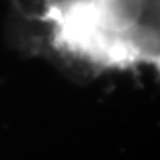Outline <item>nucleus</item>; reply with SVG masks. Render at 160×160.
<instances>
[{
  "mask_svg": "<svg viewBox=\"0 0 160 160\" xmlns=\"http://www.w3.org/2000/svg\"><path fill=\"white\" fill-rule=\"evenodd\" d=\"M18 33L36 54L83 74L152 67L158 62V0H41Z\"/></svg>",
  "mask_w": 160,
  "mask_h": 160,
  "instance_id": "obj_1",
  "label": "nucleus"
}]
</instances>
